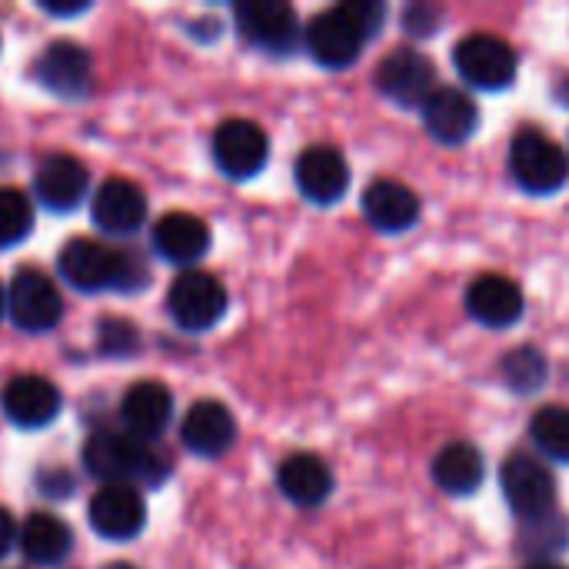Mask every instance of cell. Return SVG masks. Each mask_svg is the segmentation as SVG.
Segmentation results:
<instances>
[{
	"mask_svg": "<svg viewBox=\"0 0 569 569\" xmlns=\"http://www.w3.org/2000/svg\"><path fill=\"white\" fill-rule=\"evenodd\" d=\"M383 17H387V10L380 3H370V0L340 3L333 10L317 13L307 23L303 43H307L310 57L320 67L343 70V67H350L360 57L367 40H373V33L380 30Z\"/></svg>",
	"mask_w": 569,
	"mask_h": 569,
	"instance_id": "1",
	"label": "cell"
},
{
	"mask_svg": "<svg viewBox=\"0 0 569 569\" xmlns=\"http://www.w3.org/2000/svg\"><path fill=\"white\" fill-rule=\"evenodd\" d=\"M57 267L63 280L83 293H107V290L137 293L140 287H147V267L133 253L117 250L103 240H87V237L70 240L60 250Z\"/></svg>",
	"mask_w": 569,
	"mask_h": 569,
	"instance_id": "2",
	"label": "cell"
},
{
	"mask_svg": "<svg viewBox=\"0 0 569 569\" xmlns=\"http://www.w3.org/2000/svg\"><path fill=\"white\" fill-rule=\"evenodd\" d=\"M83 467L103 487H133L137 480L160 487L170 473V460L163 453H153L130 433L110 430H100L83 443Z\"/></svg>",
	"mask_w": 569,
	"mask_h": 569,
	"instance_id": "3",
	"label": "cell"
},
{
	"mask_svg": "<svg viewBox=\"0 0 569 569\" xmlns=\"http://www.w3.org/2000/svg\"><path fill=\"white\" fill-rule=\"evenodd\" d=\"M500 487L507 503L523 523H543L557 507V480L550 467L533 453H513L500 470Z\"/></svg>",
	"mask_w": 569,
	"mask_h": 569,
	"instance_id": "4",
	"label": "cell"
},
{
	"mask_svg": "<svg viewBox=\"0 0 569 569\" xmlns=\"http://www.w3.org/2000/svg\"><path fill=\"white\" fill-rule=\"evenodd\" d=\"M510 170L527 193H557L569 177V153L553 137L527 130L510 143Z\"/></svg>",
	"mask_w": 569,
	"mask_h": 569,
	"instance_id": "5",
	"label": "cell"
},
{
	"mask_svg": "<svg viewBox=\"0 0 569 569\" xmlns=\"http://www.w3.org/2000/svg\"><path fill=\"white\" fill-rule=\"evenodd\" d=\"M233 17H237V30L243 33V40L253 43L257 50L287 57L303 40V27H300L297 10L290 3H280V0H243V3H237Z\"/></svg>",
	"mask_w": 569,
	"mask_h": 569,
	"instance_id": "6",
	"label": "cell"
},
{
	"mask_svg": "<svg viewBox=\"0 0 569 569\" xmlns=\"http://www.w3.org/2000/svg\"><path fill=\"white\" fill-rule=\"evenodd\" d=\"M167 310L177 327L183 330H210L227 313V290L223 283L207 270H183L167 293Z\"/></svg>",
	"mask_w": 569,
	"mask_h": 569,
	"instance_id": "7",
	"label": "cell"
},
{
	"mask_svg": "<svg viewBox=\"0 0 569 569\" xmlns=\"http://www.w3.org/2000/svg\"><path fill=\"white\" fill-rule=\"evenodd\" d=\"M7 313H10V320L20 330H27V333H47L63 317V297H60L57 283L47 273H40L33 267H23L10 280Z\"/></svg>",
	"mask_w": 569,
	"mask_h": 569,
	"instance_id": "8",
	"label": "cell"
},
{
	"mask_svg": "<svg viewBox=\"0 0 569 569\" xmlns=\"http://www.w3.org/2000/svg\"><path fill=\"white\" fill-rule=\"evenodd\" d=\"M453 63L470 87L503 90L517 77V50L493 33H470L457 43Z\"/></svg>",
	"mask_w": 569,
	"mask_h": 569,
	"instance_id": "9",
	"label": "cell"
},
{
	"mask_svg": "<svg viewBox=\"0 0 569 569\" xmlns=\"http://www.w3.org/2000/svg\"><path fill=\"white\" fill-rule=\"evenodd\" d=\"M270 140L260 123L233 117L213 133V160L230 180H250L267 167Z\"/></svg>",
	"mask_w": 569,
	"mask_h": 569,
	"instance_id": "10",
	"label": "cell"
},
{
	"mask_svg": "<svg viewBox=\"0 0 569 569\" xmlns=\"http://www.w3.org/2000/svg\"><path fill=\"white\" fill-rule=\"evenodd\" d=\"M377 87L397 107H423L437 90V70L423 53L400 47L377 67Z\"/></svg>",
	"mask_w": 569,
	"mask_h": 569,
	"instance_id": "11",
	"label": "cell"
},
{
	"mask_svg": "<svg viewBox=\"0 0 569 569\" xmlns=\"http://www.w3.org/2000/svg\"><path fill=\"white\" fill-rule=\"evenodd\" d=\"M0 407H3V417L13 427L40 430V427L57 420V413H60V390L47 377L20 373V377L7 380V387L0 393Z\"/></svg>",
	"mask_w": 569,
	"mask_h": 569,
	"instance_id": "12",
	"label": "cell"
},
{
	"mask_svg": "<svg viewBox=\"0 0 569 569\" xmlns=\"http://www.w3.org/2000/svg\"><path fill=\"white\" fill-rule=\"evenodd\" d=\"M33 77L57 97L77 100L90 90L93 83V63L90 53L80 43L70 40H53L50 47H43V53L33 63Z\"/></svg>",
	"mask_w": 569,
	"mask_h": 569,
	"instance_id": "13",
	"label": "cell"
},
{
	"mask_svg": "<svg viewBox=\"0 0 569 569\" xmlns=\"http://www.w3.org/2000/svg\"><path fill=\"white\" fill-rule=\"evenodd\" d=\"M293 177H297L300 193L310 203H320V207L337 203L347 193V187H350V167H347L343 153L337 147H327V143L307 147L297 157Z\"/></svg>",
	"mask_w": 569,
	"mask_h": 569,
	"instance_id": "14",
	"label": "cell"
},
{
	"mask_svg": "<svg viewBox=\"0 0 569 569\" xmlns=\"http://www.w3.org/2000/svg\"><path fill=\"white\" fill-rule=\"evenodd\" d=\"M87 520L103 540H133L147 523V503L137 487H100L87 507Z\"/></svg>",
	"mask_w": 569,
	"mask_h": 569,
	"instance_id": "15",
	"label": "cell"
},
{
	"mask_svg": "<svg viewBox=\"0 0 569 569\" xmlns=\"http://www.w3.org/2000/svg\"><path fill=\"white\" fill-rule=\"evenodd\" d=\"M93 223L110 237H130L147 220V197L137 183L123 177H110L103 187H97L90 203Z\"/></svg>",
	"mask_w": 569,
	"mask_h": 569,
	"instance_id": "16",
	"label": "cell"
},
{
	"mask_svg": "<svg viewBox=\"0 0 569 569\" xmlns=\"http://www.w3.org/2000/svg\"><path fill=\"white\" fill-rule=\"evenodd\" d=\"M180 440L197 457H223L237 440V420L220 400H197L183 417Z\"/></svg>",
	"mask_w": 569,
	"mask_h": 569,
	"instance_id": "17",
	"label": "cell"
},
{
	"mask_svg": "<svg viewBox=\"0 0 569 569\" xmlns=\"http://www.w3.org/2000/svg\"><path fill=\"white\" fill-rule=\"evenodd\" d=\"M420 110H423V123L433 133V140H440L447 147L467 143L480 123L477 103L457 87H437Z\"/></svg>",
	"mask_w": 569,
	"mask_h": 569,
	"instance_id": "18",
	"label": "cell"
},
{
	"mask_svg": "<svg viewBox=\"0 0 569 569\" xmlns=\"http://www.w3.org/2000/svg\"><path fill=\"white\" fill-rule=\"evenodd\" d=\"M87 187H90V173L87 167L70 157V153H53L47 157L40 167H37V177H33V190L40 197L43 207H50L53 213H67L73 210L83 197H87Z\"/></svg>",
	"mask_w": 569,
	"mask_h": 569,
	"instance_id": "19",
	"label": "cell"
},
{
	"mask_svg": "<svg viewBox=\"0 0 569 569\" xmlns=\"http://www.w3.org/2000/svg\"><path fill=\"white\" fill-rule=\"evenodd\" d=\"M120 417H123V427L130 437L137 440H157L170 417H173V397L163 383L157 380H140L133 383L127 393H123V403H120Z\"/></svg>",
	"mask_w": 569,
	"mask_h": 569,
	"instance_id": "20",
	"label": "cell"
},
{
	"mask_svg": "<svg viewBox=\"0 0 569 569\" xmlns=\"http://www.w3.org/2000/svg\"><path fill=\"white\" fill-rule=\"evenodd\" d=\"M153 250L170 263L190 267L210 250V227L193 213L170 210L153 227Z\"/></svg>",
	"mask_w": 569,
	"mask_h": 569,
	"instance_id": "21",
	"label": "cell"
},
{
	"mask_svg": "<svg viewBox=\"0 0 569 569\" xmlns=\"http://www.w3.org/2000/svg\"><path fill=\"white\" fill-rule=\"evenodd\" d=\"M363 213L383 233H403L420 220V197L400 180H373L363 190Z\"/></svg>",
	"mask_w": 569,
	"mask_h": 569,
	"instance_id": "22",
	"label": "cell"
},
{
	"mask_svg": "<svg viewBox=\"0 0 569 569\" xmlns=\"http://www.w3.org/2000/svg\"><path fill=\"white\" fill-rule=\"evenodd\" d=\"M467 310L487 327H513L523 317V293L510 277L487 273L477 277L467 290Z\"/></svg>",
	"mask_w": 569,
	"mask_h": 569,
	"instance_id": "23",
	"label": "cell"
},
{
	"mask_svg": "<svg viewBox=\"0 0 569 569\" xmlns=\"http://www.w3.org/2000/svg\"><path fill=\"white\" fill-rule=\"evenodd\" d=\"M280 493L297 507H320L333 493V473L330 467L313 453H293L277 470Z\"/></svg>",
	"mask_w": 569,
	"mask_h": 569,
	"instance_id": "24",
	"label": "cell"
},
{
	"mask_svg": "<svg viewBox=\"0 0 569 569\" xmlns=\"http://www.w3.org/2000/svg\"><path fill=\"white\" fill-rule=\"evenodd\" d=\"M20 550L37 567H60L70 557V550H73L70 527L60 517H53V513H33V517L23 520Z\"/></svg>",
	"mask_w": 569,
	"mask_h": 569,
	"instance_id": "25",
	"label": "cell"
},
{
	"mask_svg": "<svg viewBox=\"0 0 569 569\" xmlns=\"http://www.w3.org/2000/svg\"><path fill=\"white\" fill-rule=\"evenodd\" d=\"M483 477H487V467H483V457L473 443H450L433 460L437 487L453 493V497H467V493L480 490Z\"/></svg>",
	"mask_w": 569,
	"mask_h": 569,
	"instance_id": "26",
	"label": "cell"
},
{
	"mask_svg": "<svg viewBox=\"0 0 569 569\" xmlns=\"http://www.w3.org/2000/svg\"><path fill=\"white\" fill-rule=\"evenodd\" d=\"M530 437L533 443L550 457L569 463V410L567 407H543L530 420Z\"/></svg>",
	"mask_w": 569,
	"mask_h": 569,
	"instance_id": "27",
	"label": "cell"
},
{
	"mask_svg": "<svg viewBox=\"0 0 569 569\" xmlns=\"http://www.w3.org/2000/svg\"><path fill=\"white\" fill-rule=\"evenodd\" d=\"M30 230H33L30 200L13 187H0V247L20 243Z\"/></svg>",
	"mask_w": 569,
	"mask_h": 569,
	"instance_id": "28",
	"label": "cell"
},
{
	"mask_svg": "<svg viewBox=\"0 0 569 569\" xmlns=\"http://www.w3.org/2000/svg\"><path fill=\"white\" fill-rule=\"evenodd\" d=\"M503 377L513 390L533 393L547 383V357L537 347H520L503 360Z\"/></svg>",
	"mask_w": 569,
	"mask_h": 569,
	"instance_id": "29",
	"label": "cell"
},
{
	"mask_svg": "<svg viewBox=\"0 0 569 569\" xmlns=\"http://www.w3.org/2000/svg\"><path fill=\"white\" fill-rule=\"evenodd\" d=\"M97 343H100V353H107V357H130V353H137V347H140V333H137L127 320L110 317V320L100 323Z\"/></svg>",
	"mask_w": 569,
	"mask_h": 569,
	"instance_id": "30",
	"label": "cell"
},
{
	"mask_svg": "<svg viewBox=\"0 0 569 569\" xmlns=\"http://www.w3.org/2000/svg\"><path fill=\"white\" fill-rule=\"evenodd\" d=\"M13 540H17V523H13V517L0 507V560L10 553Z\"/></svg>",
	"mask_w": 569,
	"mask_h": 569,
	"instance_id": "31",
	"label": "cell"
},
{
	"mask_svg": "<svg viewBox=\"0 0 569 569\" xmlns=\"http://www.w3.org/2000/svg\"><path fill=\"white\" fill-rule=\"evenodd\" d=\"M47 13H57V17H77V13H83L87 10V3H40Z\"/></svg>",
	"mask_w": 569,
	"mask_h": 569,
	"instance_id": "32",
	"label": "cell"
},
{
	"mask_svg": "<svg viewBox=\"0 0 569 569\" xmlns=\"http://www.w3.org/2000/svg\"><path fill=\"white\" fill-rule=\"evenodd\" d=\"M3 310H7V293H3V287H0V317H3Z\"/></svg>",
	"mask_w": 569,
	"mask_h": 569,
	"instance_id": "33",
	"label": "cell"
},
{
	"mask_svg": "<svg viewBox=\"0 0 569 569\" xmlns=\"http://www.w3.org/2000/svg\"><path fill=\"white\" fill-rule=\"evenodd\" d=\"M107 569H133V567H127V563H117V567H107Z\"/></svg>",
	"mask_w": 569,
	"mask_h": 569,
	"instance_id": "34",
	"label": "cell"
},
{
	"mask_svg": "<svg viewBox=\"0 0 569 569\" xmlns=\"http://www.w3.org/2000/svg\"><path fill=\"white\" fill-rule=\"evenodd\" d=\"M533 569H563V567H547V563H543V567H533Z\"/></svg>",
	"mask_w": 569,
	"mask_h": 569,
	"instance_id": "35",
	"label": "cell"
}]
</instances>
